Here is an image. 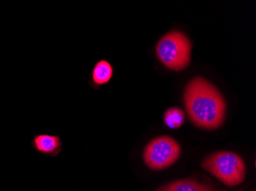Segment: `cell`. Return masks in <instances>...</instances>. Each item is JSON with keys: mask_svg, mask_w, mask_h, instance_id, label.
Returning a JSON list of instances; mask_svg holds the SVG:
<instances>
[{"mask_svg": "<svg viewBox=\"0 0 256 191\" xmlns=\"http://www.w3.org/2000/svg\"><path fill=\"white\" fill-rule=\"evenodd\" d=\"M158 191H226L224 190L217 189L210 185H202L195 181H176L171 182L164 186L161 187Z\"/></svg>", "mask_w": 256, "mask_h": 191, "instance_id": "obj_7", "label": "cell"}, {"mask_svg": "<svg viewBox=\"0 0 256 191\" xmlns=\"http://www.w3.org/2000/svg\"><path fill=\"white\" fill-rule=\"evenodd\" d=\"M112 64L106 59H102L94 64L90 75V85L94 89H100L112 80L114 75Z\"/></svg>", "mask_w": 256, "mask_h": 191, "instance_id": "obj_6", "label": "cell"}, {"mask_svg": "<svg viewBox=\"0 0 256 191\" xmlns=\"http://www.w3.org/2000/svg\"><path fill=\"white\" fill-rule=\"evenodd\" d=\"M202 169L216 178L226 186L241 185L246 176L245 162L234 152H215L202 161Z\"/></svg>", "mask_w": 256, "mask_h": 191, "instance_id": "obj_2", "label": "cell"}, {"mask_svg": "<svg viewBox=\"0 0 256 191\" xmlns=\"http://www.w3.org/2000/svg\"><path fill=\"white\" fill-rule=\"evenodd\" d=\"M164 119L166 126L170 129H178L185 122V115L184 111L178 107H171L164 113Z\"/></svg>", "mask_w": 256, "mask_h": 191, "instance_id": "obj_8", "label": "cell"}, {"mask_svg": "<svg viewBox=\"0 0 256 191\" xmlns=\"http://www.w3.org/2000/svg\"><path fill=\"white\" fill-rule=\"evenodd\" d=\"M184 103L190 121L197 127L216 129L224 124L226 104L222 93L210 82L196 77L186 86Z\"/></svg>", "mask_w": 256, "mask_h": 191, "instance_id": "obj_1", "label": "cell"}, {"mask_svg": "<svg viewBox=\"0 0 256 191\" xmlns=\"http://www.w3.org/2000/svg\"><path fill=\"white\" fill-rule=\"evenodd\" d=\"M192 44L188 36L178 31L166 33L158 41L156 51L160 61L170 70H180L189 65Z\"/></svg>", "mask_w": 256, "mask_h": 191, "instance_id": "obj_3", "label": "cell"}, {"mask_svg": "<svg viewBox=\"0 0 256 191\" xmlns=\"http://www.w3.org/2000/svg\"><path fill=\"white\" fill-rule=\"evenodd\" d=\"M180 155V146L175 139L170 136H160L145 146L143 159L151 170L161 171L176 163Z\"/></svg>", "mask_w": 256, "mask_h": 191, "instance_id": "obj_4", "label": "cell"}, {"mask_svg": "<svg viewBox=\"0 0 256 191\" xmlns=\"http://www.w3.org/2000/svg\"><path fill=\"white\" fill-rule=\"evenodd\" d=\"M31 146L33 150L40 155L46 157L56 158L62 152L63 142L58 135L42 133L33 136Z\"/></svg>", "mask_w": 256, "mask_h": 191, "instance_id": "obj_5", "label": "cell"}]
</instances>
